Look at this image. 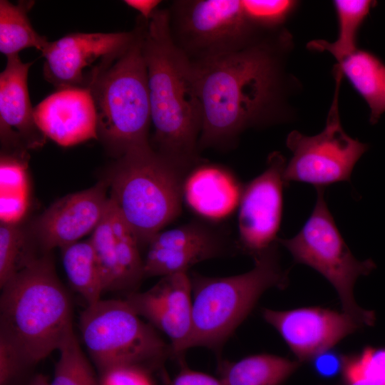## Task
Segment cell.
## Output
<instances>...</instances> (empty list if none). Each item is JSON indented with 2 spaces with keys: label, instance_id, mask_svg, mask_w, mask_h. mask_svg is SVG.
<instances>
[{
  "label": "cell",
  "instance_id": "obj_22",
  "mask_svg": "<svg viewBox=\"0 0 385 385\" xmlns=\"http://www.w3.org/2000/svg\"><path fill=\"white\" fill-rule=\"evenodd\" d=\"M300 363L274 354H253L221 362L220 378L225 385H281Z\"/></svg>",
  "mask_w": 385,
  "mask_h": 385
},
{
  "label": "cell",
  "instance_id": "obj_1",
  "mask_svg": "<svg viewBox=\"0 0 385 385\" xmlns=\"http://www.w3.org/2000/svg\"><path fill=\"white\" fill-rule=\"evenodd\" d=\"M289 43L287 32L268 31L238 50L192 63L202 111L199 152L230 148L246 130L283 118Z\"/></svg>",
  "mask_w": 385,
  "mask_h": 385
},
{
  "label": "cell",
  "instance_id": "obj_18",
  "mask_svg": "<svg viewBox=\"0 0 385 385\" xmlns=\"http://www.w3.org/2000/svg\"><path fill=\"white\" fill-rule=\"evenodd\" d=\"M0 73V134L1 143L12 153L42 146L46 136L36 125L28 90V73L33 62L19 55L7 57Z\"/></svg>",
  "mask_w": 385,
  "mask_h": 385
},
{
  "label": "cell",
  "instance_id": "obj_10",
  "mask_svg": "<svg viewBox=\"0 0 385 385\" xmlns=\"http://www.w3.org/2000/svg\"><path fill=\"white\" fill-rule=\"evenodd\" d=\"M335 90L324 130L313 136L297 130L287 138L292 156L286 164L284 180L311 184L316 188L350 181L353 169L368 145L348 135L339 113V91L342 75L334 71Z\"/></svg>",
  "mask_w": 385,
  "mask_h": 385
},
{
  "label": "cell",
  "instance_id": "obj_24",
  "mask_svg": "<svg viewBox=\"0 0 385 385\" xmlns=\"http://www.w3.org/2000/svg\"><path fill=\"white\" fill-rule=\"evenodd\" d=\"M61 252L63 266L68 279L87 305L101 299L103 293L101 277L90 239L63 247Z\"/></svg>",
  "mask_w": 385,
  "mask_h": 385
},
{
  "label": "cell",
  "instance_id": "obj_11",
  "mask_svg": "<svg viewBox=\"0 0 385 385\" xmlns=\"http://www.w3.org/2000/svg\"><path fill=\"white\" fill-rule=\"evenodd\" d=\"M136 30L71 33L49 41L42 56L45 79L56 90L88 88L130 47Z\"/></svg>",
  "mask_w": 385,
  "mask_h": 385
},
{
  "label": "cell",
  "instance_id": "obj_35",
  "mask_svg": "<svg viewBox=\"0 0 385 385\" xmlns=\"http://www.w3.org/2000/svg\"><path fill=\"white\" fill-rule=\"evenodd\" d=\"M342 385H385V379L363 372L352 361L349 355H345L342 370Z\"/></svg>",
  "mask_w": 385,
  "mask_h": 385
},
{
  "label": "cell",
  "instance_id": "obj_29",
  "mask_svg": "<svg viewBox=\"0 0 385 385\" xmlns=\"http://www.w3.org/2000/svg\"><path fill=\"white\" fill-rule=\"evenodd\" d=\"M26 153H11L1 158V194H26Z\"/></svg>",
  "mask_w": 385,
  "mask_h": 385
},
{
  "label": "cell",
  "instance_id": "obj_9",
  "mask_svg": "<svg viewBox=\"0 0 385 385\" xmlns=\"http://www.w3.org/2000/svg\"><path fill=\"white\" fill-rule=\"evenodd\" d=\"M168 11L173 41L194 63L238 50L267 31L249 21L242 0H177Z\"/></svg>",
  "mask_w": 385,
  "mask_h": 385
},
{
  "label": "cell",
  "instance_id": "obj_12",
  "mask_svg": "<svg viewBox=\"0 0 385 385\" xmlns=\"http://www.w3.org/2000/svg\"><path fill=\"white\" fill-rule=\"evenodd\" d=\"M286 160L279 152L267 158L265 170L242 190L238 213L240 247L252 257L277 242L283 211Z\"/></svg>",
  "mask_w": 385,
  "mask_h": 385
},
{
  "label": "cell",
  "instance_id": "obj_5",
  "mask_svg": "<svg viewBox=\"0 0 385 385\" xmlns=\"http://www.w3.org/2000/svg\"><path fill=\"white\" fill-rule=\"evenodd\" d=\"M107 179L110 197L140 245L180 214L185 180L189 174L151 145L118 158Z\"/></svg>",
  "mask_w": 385,
  "mask_h": 385
},
{
  "label": "cell",
  "instance_id": "obj_7",
  "mask_svg": "<svg viewBox=\"0 0 385 385\" xmlns=\"http://www.w3.org/2000/svg\"><path fill=\"white\" fill-rule=\"evenodd\" d=\"M79 328L86 348L98 373L133 365L163 379L166 360L173 358L170 344L145 323L125 300L100 299L81 313Z\"/></svg>",
  "mask_w": 385,
  "mask_h": 385
},
{
  "label": "cell",
  "instance_id": "obj_23",
  "mask_svg": "<svg viewBox=\"0 0 385 385\" xmlns=\"http://www.w3.org/2000/svg\"><path fill=\"white\" fill-rule=\"evenodd\" d=\"M33 1H19L14 4L6 0L0 1V51L6 57L19 55L29 48H35L41 53L49 41L33 28L28 11Z\"/></svg>",
  "mask_w": 385,
  "mask_h": 385
},
{
  "label": "cell",
  "instance_id": "obj_32",
  "mask_svg": "<svg viewBox=\"0 0 385 385\" xmlns=\"http://www.w3.org/2000/svg\"><path fill=\"white\" fill-rule=\"evenodd\" d=\"M24 369L13 351L0 340V385H12Z\"/></svg>",
  "mask_w": 385,
  "mask_h": 385
},
{
  "label": "cell",
  "instance_id": "obj_6",
  "mask_svg": "<svg viewBox=\"0 0 385 385\" xmlns=\"http://www.w3.org/2000/svg\"><path fill=\"white\" fill-rule=\"evenodd\" d=\"M130 47L92 85L98 138L117 157L150 145L147 68L142 49V23Z\"/></svg>",
  "mask_w": 385,
  "mask_h": 385
},
{
  "label": "cell",
  "instance_id": "obj_36",
  "mask_svg": "<svg viewBox=\"0 0 385 385\" xmlns=\"http://www.w3.org/2000/svg\"><path fill=\"white\" fill-rule=\"evenodd\" d=\"M161 1L158 0H125L124 3L130 7L135 9L140 13L145 20H149L155 11L158 9V5Z\"/></svg>",
  "mask_w": 385,
  "mask_h": 385
},
{
  "label": "cell",
  "instance_id": "obj_31",
  "mask_svg": "<svg viewBox=\"0 0 385 385\" xmlns=\"http://www.w3.org/2000/svg\"><path fill=\"white\" fill-rule=\"evenodd\" d=\"M344 357L345 355L332 347L318 352L309 361L319 376L332 378L342 373Z\"/></svg>",
  "mask_w": 385,
  "mask_h": 385
},
{
  "label": "cell",
  "instance_id": "obj_27",
  "mask_svg": "<svg viewBox=\"0 0 385 385\" xmlns=\"http://www.w3.org/2000/svg\"><path fill=\"white\" fill-rule=\"evenodd\" d=\"M36 258L26 247V239L15 224L1 223L0 226V286L25 268Z\"/></svg>",
  "mask_w": 385,
  "mask_h": 385
},
{
  "label": "cell",
  "instance_id": "obj_8",
  "mask_svg": "<svg viewBox=\"0 0 385 385\" xmlns=\"http://www.w3.org/2000/svg\"><path fill=\"white\" fill-rule=\"evenodd\" d=\"M313 210L299 232L292 238H278L297 263L306 265L327 279L336 289L344 312L363 327L375 323L374 312L357 305L354 286L357 278L376 268L371 259L355 258L331 214L324 197V188H317Z\"/></svg>",
  "mask_w": 385,
  "mask_h": 385
},
{
  "label": "cell",
  "instance_id": "obj_19",
  "mask_svg": "<svg viewBox=\"0 0 385 385\" xmlns=\"http://www.w3.org/2000/svg\"><path fill=\"white\" fill-rule=\"evenodd\" d=\"M37 126L63 147L98 139L96 108L90 89L56 90L34 108Z\"/></svg>",
  "mask_w": 385,
  "mask_h": 385
},
{
  "label": "cell",
  "instance_id": "obj_30",
  "mask_svg": "<svg viewBox=\"0 0 385 385\" xmlns=\"http://www.w3.org/2000/svg\"><path fill=\"white\" fill-rule=\"evenodd\" d=\"M101 385H155L152 372L133 365L109 368L98 373Z\"/></svg>",
  "mask_w": 385,
  "mask_h": 385
},
{
  "label": "cell",
  "instance_id": "obj_15",
  "mask_svg": "<svg viewBox=\"0 0 385 385\" xmlns=\"http://www.w3.org/2000/svg\"><path fill=\"white\" fill-rule=\"evenodd\" d=\"M89 239L96 254L103 292H135L145 277L140 245L111 197L103 218Z\"/></svg>",
  "mask_w": 385,
  "mask_h": 385
},
{
  "label": "cell",
  "instance_id": "obj_26",
  "mask_svg": "<svg viewBox=\"0 0 385 385\" xmlns=\"http://www.w3.org/2000/svg\"><path fill=\"white\" fill-rule=\"evenodd\" d=\"M58 351L60 354L51 385H101L99 376L83 353L73 329Z\"/></svg>",
  "mask_w": 385,
  "mask_h": 385
},
{
  "label": "cell",
  "instance_id": "obj_4",
  "mask_svg": "<svg viewBox=\"0 0 385 385\" xmlns=\"http://www.w3.org/2000/svg\"><path fill=\"white\" fill-rule=\"evenodd\" d=\"M278 244L253 256L254 267L245 273L225 277L194 273L190 277L192 332L189 349L202 346L219 353L264 292L286 287L288 271L281 266Z\"/></svg>",
  "mask_w": 385,
  "mask_h": 385
},
{
  "label": "cell",
  "instance_id": "obj_20",
  "mask_svg": "<svg viewBox=\"0 0 385 385\" xmlns=\"http://www.w3.org/2000/svg\"><path fill=\"white\" fill-rule=\"evenodd\" d=\"M242 190L236 179L225 169L202 165L187 175L183 197L199 215L217 219L235 209L240 202Z\"/></svg>",
  "mask_w": 385,
  "mask_h": 385
},
{
  "label": "cell",
  "instance_id": "obj_2",
  "mask_svg": "<svg viewBox=\"0 0 385 385\" xmlns=\"http://www.w3.org/2000/svg\"><path fill=\"white\" fill-rule=\"evenodd\" d=\"M142 23V49L147 68L151 147L189 173L200 162L202 111L195 69L173 43L168 9H158Z\"/></svg>",
  "mask_w": 385,
  "mask_h": 385
},
{
  "label": "cell",
  "instance_id": "obj_28",
  "mask_svg": "<svg viewBox=\"0 0 385 385\" xmlns=\"http://www.w3.org/2000/svg\"><path fill=\"white\" fill-rule=\"evenodd\" d=\"M297 2L289 0H242L245 14L256 28L277 29L293 11Z\"/></svg>",
  "mask_w": 385,
  "mask_h": 385
},
{
  "label": "cell",
  "instance_id": "obj_34",
  "mask_svg": "<svg viewBox=\"0 0 385 385\" xmlns=\"http://www.w3.org/2000/svg\"><path fill=\"white\" fill-rule=\"evenodd\" d=\"M180 369L169 385H225L220 378L190 369L185 360L179 362Z\"/></svg>",
  "mask_w": 385,
  "mask_h": 385
},
{
  "label": "cell",
  "instance_id": "obj_3",
  "mask_svg": "<svg viewBox=\"0 0 385 385\" xmlns=\"http://www.w3.org/2000/svg\"><path fill=\"white\" fill-rule=\"evenodd\" d=\"M1 288L0 340L24 369L58 350L73 326L70 300L52 260L36 258Z\"/></svg>",
  "mask_w": 385,
  "mask_h": 385
},
{
  "label": "cell",
  "instance_id": "obj_33",
  "mask_svg": "<svg viewBox=\"0 0 385 385\" xmlns=\"http://www.w3.org/2000/svg\"><path fill=\"white\" fill-rule=\"evenodd\" d=\"M26 194H1V220L15 224L21 218L27 206Z\"/></svg>",
  "mask_w": 385,
  "mask_h": 385
},
{
  "label": "cell",
  "instance_id": "obj_37",
  "mask_svg": "<svg viewBox=\"0 0 385 385\" xmlns=\"http://www.w3.org/2000/svg\"><path fill=\"white\" fill-rule=\"evenodd\" d=\"M25 385H51V382L46 375L38 374L31 377Z\"/></svg>",
  "mask_w": 385,
  "mask_h": 385
},
{
  "label": "cell",
  "instance_id": "obj_16",
  "mask_svg": "<svg viewBox=\"0 0 385 385\" xmlns=\"http://www.w3.org/2000/svg\"><path fill=\"white\" fill-rule=\"evenodd\" d=\"M148 245L145 277L187 273L194 265L225 255L229 250L225 237L197 220L160 231Z\"/></svg>",
  "mask_w": 385,
  "mask_h": 385
},
{
  "label": "cell",
  "instance_id": "obj_17",
  "mask_svg": "<svg viewBox=\"0 0 385 385\" xmlns=\"http://www.w3.org/2000/svg\"><path fill=\"white\" fill-rule=\"evenodd\" d=\"M108 180L86 190L69 194L52 204L34 226L46 250L61 249L93 232L103 218L110 200Z\"/></svg>",
  "mask_w": 385,
  "mask_h": 385
},
{
  "label": "cell",
  "instance_id": "obj_25",
  "mask_svg": "<svg viewBox=\"0 0 385 385\" xmlns=\"http://www.w3.org/2000/svg\"><path fill=\"white\" fill-rule=\"evenodd\" d=\"M334 6L338 19V35L334 42L317 39L307 43L309 50L327 51L337 63L356 49L359 30L376 1L369 0H336Z\"/></svg>",
  "mask_w": 385,
  "mask_h": 385
},
{
  "label": "cell",
  "instance_id": "obj_13",
  "mask_svg": "<svg viewBox=\"0 0 385 385\" xmlns=\"http://www.w3.org/2000/svg\"><path fill=\"white\" fill-rule=\"evenodd\" d=\"M125 300L169 338L173 359L178 363L184 360L192 332V283L188 274L163 276L148 290L130 292Z\"/></svg>",
  "mask_w": 385,
  "mask_h": 385
},
{
  "label": "cell",
  "instance_id": "obj_14",
  "mask_svg": "<svg viewBox=\"0 0 385 385\" xmlns=\"http://www.w3.org/2000/svg\"><path fill=\"white\" fill-rule=\"evenodd\" d=\"M263 319L279 334L302 362L332 348L346 336L364 327L345 312L319 307L285 311L263 309Z\"/></svg>",
  "mask_w": 385,
  "mask_h": 385
},
{
  "label": "cell",
  "instance_id": "obj_21",
  "mask_svg": "<svg viewBox=\"0 0 385 385\" xmlns=\"http://www.w3.org/2000/svg\"><path fill=\"white\" fill-rule=\"evenodd\" d=\"M345 76L370 109L369 121L376 123L385 112V64L373 53L356 49L334 68Z\"/></svg>",
  "mask_w": 385,
  "mask_h": 385
}]
</instances>
